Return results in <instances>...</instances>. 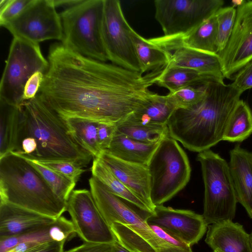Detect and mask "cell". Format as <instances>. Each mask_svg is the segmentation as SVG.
Masks as SVG:
<instances>
[{
  "label": "cell",
  "instance_id": "1",
  "mask_svg": "<svg viewBox=\"0 0 252 252\" xmlns=\"http://www.w3.org/2000/svg\"><path fill=\"white\" fill-rule=\"evenodd\" d=\"M49 66L38 94L62 118L76 117L117 124L148 105L161 69L143 75L52 46Z\"/></svg>",
  "mask_w": 252,
  "mask_h": 252
},
{
  "label": "cell",
  "instance_id": "2",
  "mask_svg": "<svg viewBox=\"0 0 252 252\" xmlns=\"http://www.w3.org/2000/svg\"><path fill=\"white\" fill-rule=\"evenodd\" d=\"M205 85L203 99L190 108L177 109L167 125L170 137L198 153L222 140L228 119L243 94L224 82Z\"/></svg>",
  "mask_w": 252,
  "mask_h": 252
},
{
  "label": "cell",
  "instance_id": "3",
  "mask_svg": "<svg viewBox=\"0 0 252 252\" xmlns=\"http://www.w3.org/2000/svg\"><path fill=\"white\" fill-rule=\"evenodd\" d=\"M28 137L33 138L37 145L32 160L66 161L83 167L93 158L76 142L64 120L38 94L21 105L17 145Z\"/></svg>",
  "mask_w": 252,
  "mask_h": 252
},
{
  "label": "cell",
  "instance_id": "4",
  "mask_svg": "<svg viewBox=\"0 0 252 252\" xmlns=\"http://www.w3.org/2000/svg\"><path fill=\"white\" fill-rule=\"evenodd\" d=\"M0 202H7L54 219L66 211L30 161L13 153L0 158Z\"/></svg>",
  "mask_w": 252,
  "mask_h": 252
},
{
  "label": "cell",
  "instance_id": "5",
  "mask_svg": "<svg viewBox=\"0 0 252 252\" xmlns=\"http://www.w3.org/2000/svg\"><path fill=\"white\" fill-rule=\"evenodd\" d=\"M89 184L94 202L117 242L132 252H160L164 248V241L147 222L149 213L142 216L93 176Z\"/></svg>",
  "mask_w": 252,
  "mask_h": 252
},
{
  "label": "cell",
  "instance_id": "6",
  "mask_svg": "<svg viewBox=\"0 0 252 252\" xmlns=\"http://www.w3.org/2000/svg\"><path fill=\"white\" fill-rule=\"evenodd\" d=\"M104 0H82L60 14L62 45L89 58L106 62L108 57L102 36Z\"/></svg>",
  "mask_w": 252,
  "mask_h": 252
},
{
  "label": "cell",
  "instance_id": "7",
  "mask_svg": "<svg viewBox=\"0 0 252 252\" xmlns=\"http://www.w3.org/2000/svg\"><path fill=\"white\" fill-rule=\"evenodd\" d=\"M147 167L150 197L155 206L171 199L190 179L191 167L188 157L177 141L169 135L160 141Z\"/></svg>",
  "mask_w": 252,
  "mask_h": 252
},
{
  "label": "cell",
  "instance_id": "8",
  "mask_svg": "<svg viewBox=\"0 0 252 252\" xmlns=\"http://www.w3.org/2000/svg\"><path fill=\"white\" fill-rule=\"evenodd\" d=\"M204 185L203 217L206 224L232 221L238 203L228 163L211 150L198 153Z\"/></svg>",
  "mask_w": 252,
  "mask_h": 252
},
{
  "label": "cell",
  "instance_id": "9",
  "mask_svg": "<svg viewBox=\"0 0 252 252\" xmlns=\"http://www.w3.org/2000/svg\"><path fill=\"white\" fill-rule=\"evenodd\" d=\"M0 83V101L20 106L25 85L35 72L46 73L49 64L39 44L14 37Z\"/></svg>",
  "mask_w": 252,
  "mask_h": 252
},
{
  "label": "cell",
  "instance_id": "10",
  "mask_svg": "<svg viewBox=\"0 0 252 252\" xmlns=\"http://www.w3.org/2000/svg\"><path fill=\"white\" fill-rule=\"evenodd\" d=\"M222 0H155V17L166 37L185 34L214 15Z\"/></svg>",
  "mask_w": 252,
  "mask_h": 252
},
{
  "label": "cell",
  "instance_id": "11",
  "mask_svg": "<svg viewBox=\"0 0 252 252\" xmlns=\"http://www.w3.org/2000/svg\"><path fill=\"white\" fill-rule=\"evenodd\" d=\"M127 22L119 0H104L102 36L108 61L112 64L141 73Z\"/></svg>",
  "mask_w": 252,
  "mask_h": 252
},
{
  "label": "cell",
  "instance_id": "12",
  "mask_svg": "<svg viewBox=\"0 0 252 252\" xmlns=\"http://www.w3.org/2000/svg\"><path fill=\"white\" fill-rule=\"evenodd\" d=\"M13 35L35 43L45 40H62L60 14L53 0H31L15 17L3 26Z\"/></svg>",
  "mask_w": 252,
  "mask_h": 252
},
{
  "label": "cell",
  "instance_id": "13",
  "mask_svg": "<svg viewBox=\"0 0 252 252\" xmlns=\"http://www.w3.org/2000/svg\"><path fill=\"white\" fill-rule=\"evenodd\" d=\"M66 211L76 233L84 242L112 244L116 241L90 190H73L66 202Z\"/></svg>",
  "mask_w": 252,
  "mask_h": 252
},
{
  "label": "cell",
  "instance_id": "14",
  "mask_svg": "<svg viewBox=\"0 0 252 252\" xmlns=\"http://www.w3.org/2000/svg\"><path fill=\"white\" fill-rule=\"evenodd\" d=\"M224 78L233 79L252 59V0L236 8L233 31L225 48L218 54Z\"/></svg>",
  "mask_w": 252,
  "mask_h": 252
},
{
  "label": "cell",
  "instance_id": "15",
  "mask_svg": "<svg viewBox=\"0 0 252 252\" xmlns=\"http://www.w3.org/2000/svg\"><path fill=\"white\" fill-rule=\"evenodd\" d=\"M148 224L157 226L190 246L197 244L207 230L202 215L189 210L156 206L146 217Z\"/></svg>",
  "mask_w": 252,
  "mask_h": 252
},
{
  "label": "cell",
  "instance_id": "16",
  "mask_svg": "<svg viewBox=\"0 0 252 252\" xmlns=\"http://www.w3.org/2000/svg\"><path fill=\"white\" fill-rule=\"evenodd\" d=\"M215 14L185 34L171 37L162 35L148 40L170 52L178 48H186L218 54V26Z\"/></svg>",
  "mask_w": 252,
  "mask_h": 252
},
{
  "label": "cell",
  "instance_id": "17",
  "mask_svg": "<svg viewBox=\"0 0 252 252\" xmlns=\"http://www.w3.org/2000/svg\"><path fill=\"white\" fill-rule=\"evenodd\" d=\"M98 158L154 212L155 206L151 200L149 174L147 165L122 160L105 151Z\"/></svg>",
  "mask_w": 252,
  "mask_h": 252
},
{
  "label": "cell",
  "instance_id": "18",
  "mask_svg": "<svg viewBox=\"0 0 252 252\" xmlns=\"http://www.w3.org/2000/svg\"><path fill=\"white\" fill-rule=\"evenodd\" d=\"M56 220L9 203L0 202V239L35 230Z\"/></svg>",
  "mask_w": 252,
  "mask_h": 252
},
{
  "label": "cell",
  "instance_id": "19",
  "mask_svg": "<svg viewBox=\"0 0 252 252\" xmlns=\"http://www.w3.org/2000/svg\"><path fill=\"white\" fill-rule=\"evenodd\" d=\"M205 242L217 252H252L250 234L243 225L225 221L208 226Z\"/></svg>",
  "mask_w": 252,
  "mask_h": 252
},
{
  "label": "cell",
  "instance_id": "20",
  "mask_svg": "<svg viewBox=\"0 0 252 252\" xmlns=\"http://www.w3.org/2000/svg\"><path fill=\"white\" fill-rule=\"evenodd\" d=\"M237 202L252 219V153L236 145L228 163Z\"/></svg>",
  "mask_w": 252,
  "mask_h": 252
},
{
  "label": "cell",
  "instance_id": "21",
  "mask_svg": "<svg viewBox=\"0 0 252 252\" xmlns=\"http://www.w3.org/2000/svg\"><path fill=\"white\" fill-rule=\"evenodd\" d=\"M166 66L187 68L223 80L224 79L218 54L180 48L171 52L170 60Z\"/></svg>",
  "mask_w": 252,
  "mask_h": 252
},
{
  "label": "cell",
  "instance_id": "22",
  "mask_svg": "<svg viewBox=\"0 0 252 252\" xmlns=\"http://www.w3.org/2000/svg\"><path fill=\"white\" fill-rule=\"evenodd\" d=\"M160 142L147 144L133 140L116 130L105 152L125 161L147 165Z\"/></svg>",
  "mask_w": 252,
  "mask_h": 252
},
{
  "label": "cell",
  "instance_id": "23",
  "mask_svg": "<svg viewBox=\"0 0 252 252\" xmlns=\"http://www.w3.org/2000/svg\"><path fill=\"white\" fill-rule=\"evenodd\" d=\"M211 82L224 81L190 69L165 66L158 76L156 84L172 92L184 87L199 86Z\"/></svg>",
  "mask_w": 252,
  "mask_h": 252
},
{
  "label": "cell",
  "instance_id": "24",
  "mask_svg": "<svg viewBox=\"0 0 252 252\" xmlns=\"http://www.w3.org/2000/svg\"><path fill=\"white\" fill-rule=\"evenodd\" d=\"M177 109L167 94L162 95L156 93L148 105L133 113L125 120L153 126H167L170 117Z\"/></svg>",
  "mask_w": 252,
  "mask_h": 252
},
{
  "label": "cell",
  "instance_id": "25",
  "mask_svg": "<svg viewBox=\"0 0 252 252\" xmlns=\"http://www.w3.org/2000/svg\"><path fill=\"white\" fill-rule=\"evenodd\" d=\"M91 171L92 176L112 193L144 212L153 213L149 207L118 179L98 158H93Z\"/></svg>",
  "mask_w": 252,
  "mask_h": 252
},
{
  "label": "cell",
  "instance_id": "26",
  "mask_svg": "<svg viewBox=\"0 0 252 252\" xmlns=\"http://www.w3.org/2000/svg\"><path fill=\"white\" fill-rule=\"evenodd\" d=\"M21 105L0 101V158L15 151L18 142Z\"/></svg>",
  "mask_w": 252,
  "mask_h": 252
},
{
  "label": "cell",
  "instance_id": "27",
  "mask_svg": "<svg viewBox=\"0 0 252 252\" xmlns=\"http://www.w3.org/2000/svg\"><path fill=\"white\" fill-rule=\"evenodd\" d=\"M130 35L140 64L142 74L164 67L168 63L171 52L152 44L132 28L130 30Z\"/></svg>",
  "mask_w": 252,
  "mask_h": 252
},
{
  "label": "cell",
  "instance_id": "28",
  "mask_svg": "<svg viewBox=\"0 0 252 252\" xmlns=\"http://www.w3.org/2000/svg\"><path fill=\"white\" fill-rule=\"evenodd\" d=\"M71 136L76 142L90 154L93 158L102 153L97 140V128L99 122L76 118H62Z\"/></svg>",
  "mask_w": 252,
  "mask_h": 252
},
{
  "label": "cell",
  "instance_id": "29",
  "mask_svg": "<svg viewBox=\"0 0 252 252\" xmlns=\"http://www.w3.org/2000/svg\"><path fill=\"white\" fill-rule=\"evenodd\" d=\"M252 134V111L248 104L240 99L226 124L222 140L242 142Z\"/></svg>",
  "mask_w": 252,
  "mask_h": 252
},
{
  "label": "cell",
  "instance_id": "30",
  "mask_svg": "<svg viewBox=\"0 0 252 252\" xmlns=\"http://www.w3.org/2000/svg\"><path fill=\"white\" fill-rule=\"evenodd\" d=\"M62 240V235L55 221L48 225L32 231L0 239V252H6L24 242H38L46 243L51 241L61 242Z\"/></svg>",
  "mask_w": 252,
  "mask_h": 252
},
{
  "label": "cell",
  "instance_id": "31",
  "mask_svg": "<svg viewBox=\"0 0 252 252\" xmlns=\"http://www.w3.org/2000/svg\"><path fill=\"white\" fill-rule=\"evenodd\" d=\"M116 125L118 131L131 139L144 143H158L169 135L167 126H153L126 120Z\"/></svg>",
  "mask_w": 252,
  "mask_h": 252
},
{
  "label": "cell",
  "instance_id": "32",
  "mask_svg": "<svg viewBox=\"0 0 252 252\" xmlns=\"http://www.w3.org/2000/svg\"><path fill=\"white\" fill-rule=\"evenodd\" d=\"M28 160L40 173L55 194L66 202L76 183L36 161Z\"/></svg>",
  "mask_w": 252,
  "mask_h": 252
},
{
  "label": "cell",
  "instance_id": "33",
  "mask_svg": "<svg viewBox=\"0 0 252 252\" xmlns=\"http://www.w3.org/2000/svg\"><path fill=\"white\" fill-rule=\"evenodd\" d=\"M215 15L218 26L217 45L219 53L225 48L232 33L235 22L236 8L232 6L221 7Z\"/></svg>",
  "mask_w": 252,
  "mask_h": 252
},
{
  "label": "cell",
  "instance_id": "34",
  "mask_svg": "<svg viewBox=\"0 0 252 252\" xmlns=\"http://www.w3.org/2000/svg\"><path fill=\"white\" fill-rule=\"evenodd\" d=\"M205 84L198 87H184L169 92L167 95L177 109H187L198 104L203 99L206 95Z\"/></svg>",
  "mask_w": 252,
  "mask_h": 252
},
{
  "label": "cell",
  "instance_id": "35",
  "mask_svg": "<svg viewBox=\"0 0 252 252\" xmlns=\"http://www.w3.org/2000/svg\"><path fill=\"white\" fill-rule=\"evenodd\" d=\"M77 183L81 174L85 171L82 167L66 161H36Z\"/></svg>",
  "mask_w": 252,
  "mask_h": 252
},
{
  "label": "cell",
  "instance_id": "36",
  "mask_svg": "<svg viewBox=\"0 0 252 252\" xmlns=\"http://www.w3.org/2000/svg\"><path fill=\"white\" fill-rule=\"evenodd\" d=\"M155 233L165 241V247L160 252H193L191 246L160 227L150 225Z\"/></svg>",
  "mask_w": 252,
  "mask_h": 252
},
{
  "label": "cell",
  "instance_id": "37",
  "mask_svg": "<svg viewBox=\"0 0 252 252\" xmlns=\"http://www.w3.org/2000/svg\"><path fill=\"white\" fill-rule=\"evenodd\" d=\"M31 0H1L0 1V25L5 24L18 15Z\"/></svg>",
  "mask_w": 252,
  "mask_h": 252
},
{
  "label": "cell",
  "instance_id": "38",
  "mask_svg": "<svg viewBox=\"0 0 252 252\" xmlns=\"http://www.w3.org/2000/svg\"><path fill=\"white\" fill-rule=\"evenodd\" d=\"M231 85L242 93L252 88V59L236 73Z\"/></svg>",
  "mask_w": 252,
  "mask_h": 252
},
{
  "label": "cell",
  "instance_id": "39",
  "mask_svg": "<svg viewBox=\"0 0 252 252\" xmlns=\"http://www.w3.org/2000/svg\"><path fill=\"white\" fill-rule=\"evenodd\" d=\"M116 124L98 122L97 134L99 147L102 152L108 149L112 141L116 128Z\"/></svg>",
  "mask_w": 252,
  "mask_h": 252
},
{
  "label": "cell",
  "instance_id": "40",
  "mask_svg": "<svg viewBox=\"0 0 252 252\" xmlns=\"http://www.w3.org/2000/svg\"><path fill=\"white\" fill-rule=\"evenodd\" d=\"M45 73L38 71L35 72L27 82L23 95L24 101L33 98L38 94L43 80Z\"/></svg>",
  "mask_w": 252,
  "mask_h": 252
},
{
  "label": "cell",
  "instance_id": "41",
  "mask_svg": "<svg viewBox=\"0 0 252 252\" xmlns=\"http://www.w3.org/2000/svg\"><path fill=\"white\" fill-rule=\"evenodd\" d=\"M112 244L86 243L63 252H111Z\"/></svg>",
  "mask_w": 252,
  "mask_h": 252
},
{
  "label": "cell",
  "instance_id": "42",
  "mask_svg": "<svg viewBox=\"0 0 252 252\" xmlns=\"http://www.w3.org/2000/svg\"><path fill=\"white\" fill-rule=\"evenodd\" d=\"M65 242L51 241L42 245L30 252H63Z\"/></svg>",
  "mask_w": 252,
  "mask_h": 252
},
{
  "label": "cell",
  "instance_id": "43",
  "mask_svg": "<svg viewBox=\"0 0 252 252\" xmlns=\"http://www.w3.org/2000/svg\"><path fill=\"white\" fill-rule=\"evenodd\" d=\"M82 0H53L55 7L62 6L67 7H72L79 3Z\"/></svg>",
  "mask_w": 252,
  "mask_h": 252
},
{
  "label": "cell",
  "instance_id": "44",
  "mask_svg": "<svg viewBox=\"0 0 252 252\" xmlns=\"http://www.w3.org/2000/svg\"><path fill=\"white\" fill-rule=\"evenodd\" d=\"M111 252H132L116 241L113 243Z\"/></svg>",
  "mask_w": 252,
  "mask_h": 252
},
{
  "label": "cell",
  "instance_id": "45",
  "mask_svg": "<svg viewBox=\"0 0 252 252\" xmlns=\"http://www.w3.org/2000/svg\"><path fill=\"white\" fill-rule=\"evenodd\" d=\"M245 1L246 0H232L231 1V2L232 3V6L236 8L238 6L243 4L245 2Z\"/></svg>",
  "mask_w": 252,
  "mask_h": 252
},
{
  "label": "cell",
  "instance_id": "46",
  "mask_svg": "<svg viewBox=\"0 0 252 252\" xmlns=\"http://www.w3.org/2000/svg\"><path fill=\"white\" fill-rule=\"evenodd\" d=\"M250 238H251V243H252V232L250 234Z\"/></svg>",
  "mask_w": 252,
  "mask_h": 252
},
{
  "label": "cell",
  "instance_id": "47",
  "mask_svg": "<svg viewBox=\"0 0 252 252\" xmlns=\"http://www.w3.org/2000/svg\"><path fill=\"white\" fill-rule=\"evenodd\" d=\"M213 252H217L213 251Z\"/></svg>",
  "mask_w": 252,
  "mask_h": 252
}]
</instances>
